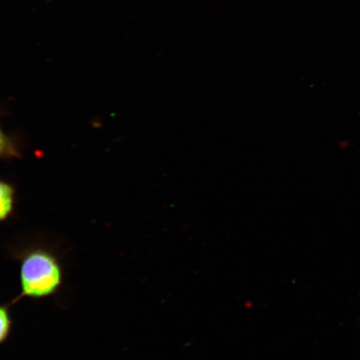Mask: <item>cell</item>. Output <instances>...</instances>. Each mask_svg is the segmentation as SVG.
<instances>
[{"mask_svg":"<svg viewBox=\"0 0 360 360\" xmlns=\"http://www.w3.org/2000/svg\"><path fill=\"white\" fill-rule=\"evenodd\" d=\"M20 155V146L15 138L4 132L0 126V160L15 159Z\"/></svg>","mask_w":360,"mask_h":360,"instance_id":"obj_3","label":"cell"},{"mask_svg":"<svg viewBox=\"0 0 360 360\" xmlns=\"http://www.w3.org/2000/svg\"><path fill=\"white\" fill-rule=\"evenodd\" d=\"M16 190L12 184L0 179V222L11 217L15 210Z\"/></svg>","mask_w":360,"mask_h":360,"instance_id":"obj_2","label":"cell"},{"mask_svg":"<svg viewBox=\"0 0 360 360\" xmlns=\"http://www.w3.org/2000/svg\"><path fill=\"white\" fill-rule=\"evenodd\" d=\"M11 319L6 309L0 307V343L6 339L10 332Z\"/></svg>","mask_w":360,"mask_h":360,"instance_id":"obj_4","label":"cell"},{"mask_svg":"<svg viewBox=\"0 0 360 360\" xmlns=\"http://www.w3.org/2000/svg\"><path fill=\"white\" fill-rule=\"evenodd\" d=\"M61 281L60 265L48 252L34 251L22 261L20 282L24 295L33 298L52 295L60 285Z\"/></svg>","mask_w":360,"mask_h":360,"instance_id":"obj_1","label":"cell"}]
</instances>
